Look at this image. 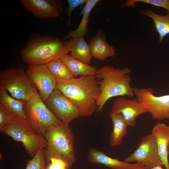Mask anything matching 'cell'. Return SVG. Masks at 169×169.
Segmentation results:
<instances>
[{
  "instance_id": "4fadbf2b",
  "label": "cell",
  "mask_w": 169,
  "mask_h": 169,
  "mask_svg": "<svg viewBox=\"0 0 169 169\" xmlns=\"http://www.w3.org/2000/svg\"><path fill=\"white\" fill-rule=\"evenodd\" d=\"M87 158L90 163L102 164L111 169H147L140 163H128L109 157L94 148H91L89 150Z\"/></svg>"
},
{
  "instance_id": "9c48e42d",
  "label": "cell",
  "mask_w": 169,
  "mask_h": 169,
  "mask_svg": "<svg viewBox=\"0 0 169 169\" xmlns=\"http://www.w3.org/2000/svg\"><path fill=\"white\" fill-rule=\"evenodd\" d=\"M124 161L140 163L147 169L156 166H163L159 156L153 135L151 133L146 135L141 139L137 148Z\"/></svg>"
},
{
  "instance_id": "8992f818",
  "label": "cell",
  "mask_w": 169,
  "mask_h": 169,
  "mask_svg": "<svg viewBox=\"0 0 169 169\" xmlns=\"http://www.w3.org/2000/svg\"><path fill=\"white\" fill-rule=\"evenodd\" d=\"M0 131L14 140L22 142L26 152L32 158L39 151L47 146L44 137L38 134L27 120L16 118Z\"/></svg>"
},
{
  "instance_id": "9a60e30c",
  "label": "cell",
  "mask_w": 169,
  "mask_h": 169,
  "mask_svg": "<svg viewBox=\"0 0 169 169\" xmlns=\"http://www.w3.org/2000/svg\"><path fill=\"white\" fill-rule=\"evenodd\" d=\"M151 134L156 144L159 156L166 169H169V125L158 122L153 127Z\"/></svg>"
},
{
  "instance_id": "30bf717a",
  "label": "cell",
  "mask_w": 169,
  "mask_h": 169,
  "mask_svg": "<svg viewBox=\"0 0 169 169\" xmlns=\"http://www.w3.org/2000/svg\"><path fill=\"white\" fill-rule=\"evenodd\" d=\"M45 104L54 115L63 123H68L81 116L79 109L56 88Z\"/></svg>"
},
{
  "instance_id": "7402d4cb",
  "label": "cell",
  "mask_w": 169,
  "mask_h": 169,
  "mask_svg": "<svg viewBox=\"0 0 169 169\" xmlns=\"http://www.w3.org/2000/svg\"><path fill=\"white\" fill-rule=\"evenodd\" d=\"M138 12L152 19L159 36L160 43H161L164 37L169 34V12L166 15H162L157 14L148 8L139 11Z\"/></svg>"
},
{
  "instance_id": "6da1fadb",
  "label": "cell",
  "mask_w": 169,
  "mask_h": 169,
  "mask_svg": "<svg viewBox=\"0 0 169 169\" xmlns=\"http://www.w3.org/2000/svg\"><path fill=\"white\" fill-rule=\"evenodd\" d=\"M56 88L79 110L82 116L92 115L97 109L96 100L100 94L94 76H80L66 81H57Z\"/></svg>"
},
{
  "instance_id": "5bb4252c",
  "label": "cell",
  "mask_w": 169,
  "mask_h": 169,
  "mask_svg": "<svg viewBox=\"0 0 169 169\" xmlns=\"http://www.w3.org/2000/svg\"><path fill=\"white\" fill-rule=\"evenodd\" d=\"M26 10L39 19L57 17L59 11L49 0H21Z\"/></svg>"
},
{
  "instance_id": "7a4b0ae2",
  "label": "cell",
  "mask_w": 169,
  "mask_h": 169,
  "mask_svg": "<svg viewBox=\"0 0 169 169\" xmlns=\"http://www.w3.org/2000/svg\"><path fill=\"white\" fill-rule=\"evenodd\" d=\"M130 69L115 68L105 65L97 69L94 76L98 82L100 94L96 100L97 110L102 111L106 102L110 98L126 95L130 98L135 94L130 85L132 79Z\"/></svg>"
},
{
  "instance_id": "5b68a950",
  "label": "cell",
  "mask_w": 169,
  "mask_h": 169,
  "mask_svg": "<svg viewBox=\"0 0 169 169\" xmlns=\"http://www.w3.org/2000/svg\"><path fill=\"white\" fill-rule=\"evenodd\" d=\"M24 111L31 126L38 134L44 136L49 129L63 123L47 107L34 86L31 97L25 102Z\"/></svg>"
},
{
  "instance_id": "7c38bea8",
  "label": "cell",
  "mask_w": 169,
  "mask_h": 169,
  "mask_svg": "<svg viewBox=\"0 0 169 169\" xmlns=\"http://www.w3.org/2000/svg\"><path fill=\"white\" fill-rule=\"evenodd\" d=\"M146 112L137 98L130 100L122 97L114 101L109 115L121 114L128 126L133 127L136 125V117Z\"/></svg>"
},
{
  "instance_id": "d4e9b609",
  "label": "cell",
  "mask_w": 169,
  "mask_h": 169,
  "mask_svg": "<svg viewBox=\"0 0 169 169\" xmlns=\"http://www.w3.org/2000/svg\"><path fill=\"white\" fill-rule=\"evenodd\" d=\"M137 2H142L151 5L163 8L169 12V0H128L122 6L135 7V4Z\"/></svg>"
},
{
  "instance_id": "f546056e",
  "label": "cell",
  "mask_w": 169,
  "mask_h": 169,
  "mask_svg": "<svg viewBox=\"0 0 169 169\" xmlns=\"http://www.w3.org/2000/svg\"><path fill=\"white\" fill-rule=\"evenodd\" d=\"M162 166H156L152 167L150 169H166L163 168Z\"/></svg>"
},
{
  "instance_id": "2e32d148",
  "label": "cell",
  "mask_w": 169,
  "mask_h": 169,
  "mask_svg": "<svg viewBox=\"0 0 169 169\" xmlns=\"http://www.w3.org/2000/svg\"><path fill=\"white\" fill-rule=\"evenodd\" d=\"M89 43L92 56L96 59L104 61L115 55L114 47L108 44L105 34L101 29L99 30L96 35L90 39Z\"/></svg>"
},
{
  "instance_id": "83f0119b",
  "label": "cell",
  "mask_w": 169,
  "mask_h": 169,
  "mask_svg": "<svg viewBox=\"0 0 169 169\" xmlns=\"http://www.w3.org/2000/svg\"><path fill=\"white\" fill-rule=\"evenodd\" d=\"M87 1V0H67L68 6L65 9V12L66 15L69 17V19L67 22L68 25H69L71 24V16L74 9L79 6L85 3Z\"/></svg>"
},
{
  "instance_id": "484cf974",
  "label": "cell",
  "mask_w": 169,
  "mask_h": 169,
  "mask_svg": "<svg viewBox=\"0 0 169 169\" xmlns=\"http://www.w3.org/2000/svg\"><path fill=\"white\" fill-rule=\"evenodd\" d=\"M16 118L0 104V131L5 126L13 122Z\"/></svg>"
},
{
  "instance_id": "e0dca14e",
  "label": "cell",
  "mask_w": 169,
  "mask_h": 169,
  "mask_svg": "<svg viewBox=\"0 0 169 169\" xmlns=\"http://www.w3.org/2000/svg\"><path fill=\"white\" fill-rule=\"evenodd\" d=\"M68 49L71 55L75 59L90 64L93 57L90 46L83 37L71 38L67 41Z\"/></svg>"
},
{
  "instance_id": "4316f807",
  "label": "cell",
  "mask_w": 169,
  "mask_h": 169,
  "mask_svg": "<svg viewBox=\"0 0 169 169\" xmlns=\"http://www.w3.org/2000/svg\"><path fill=\"white\" fill-rule=\"evenodd\" d=\"M46 169H69L71 166L59 158H50L46 163Z\"/></svg>"
},
{
  "instance_id": "52a82bcc",
  "label": "cell",
  "mask_w": 169,
  "mask_h": 169,
  "mask_svg": "<svg viewBox=\"0 0 169 169\" xmlns=\"http://www.w3.org/2000/svg\"><path fill=\"white\" fill-rule=\"evenodd\" d=\"M34 87L22 67H9L0 72V87L8 91L16 99L28 101Z\"/></svg>"
},
{
  "instance_id": "ba28073f",
  "label": "cell",
  "mask_w": 169,
  "mask_h": 169,
  "mask_svg": "<svg viewBox=\"0 0 169 169\" xmlns=\"http://www.w3.org/2000/svg\"><path fill=\"white\" fill-rule=\"evenodd\" d=\"M133 91L140 103L146 112L151 113L153 119H169V94L156 96L150 88L135 87Z\"/></svg>"
},
{
  "instance_id": "cb8c5ba5",
  "label": "cell",
  "mask_w": 169,
  "mask_h": 169,
  "mask_svg": "<svg viewBox=\"0 0 169 169\" xmlns=\"http://www.w3.org/2000/svg\"><path fill=\"white\" fill-rule=\"evenodd\" d=\"M44 149L39 151L31 159H28L25 169H46Z\"/></svg>"
},
{
  "instance_id": "4dcf8cb0",
  "label": "cell",
  "mask_w": 169,
  "mask_h": 169,
  "mask_svg": "<svg viewBox=\"0 0 169 169\" xmlns=\"http://www.w3.org/2000/svg\"><path fill=\"white\" fill-rule=\"evenodd\" d=\"M168 153L169 154V144L168 146Z\"/></svg>"
},
{
  "instance_id": "8fae6325",
  "label": "cell",
  "mask_w": 169,
  "mask_h": 169,
  "mask_svg": "<svg viewBox=\"0 0 169 169\" xmlns=\"http://www.w3.org/2000/svg\"><path fill=\"white\" fill-rule=\"evenodd\" d=\"M26 73L45 102L56 88L57 82L46 65L28 64Z\"/></svg>"
},
{
  "instance_id": "3957f363",
  "label": "cell",
  "mask_w": 169,
  "mask_h": 169,
  "mask_svg": "<svg viewBox=\"0 0 169 169\" xmlns=\"http://www.w3.org/2000/svg\"><path fill=\"white\" fill-rule=\"evenodd\" d=\"M67 41L56 37L41 36L29 40L21 49L22 60L28 64H46L60 59L69 52Z\"/></svg>"
},
{
  "instance_id": "603a6c76",
  "label": "cell",
  "mask_w": 169,
  "mask_h": 169,
  "mask_svg": "<svg viewBox=\"0 0 169 169\" xmlns=\"http://www.w3.org/2000/svg\"><path fill=\"white\" fill-rule=\"evenodd\" d=\"M46 65L56 81H66L74 78L60 59L54 60Z\"/></svg>"
},
{
  "instance_id": "ac0fdd59",
  "label": "cell",
  "mask_w": 169,
  "mask_h": 169,
  "mask_svg": "<svg viewBox=\"0 0 169 169\" xmlns=\"http://www.w3.org/2000/svg\"><path fill=\"white\" fill-rule=\"evenodd\" d=\"M25 102L14 99L6 90L0 87V104L15 118L27 120L24 111Z\"/></svg>"
},
{
  "instance_id": "277c9868",
  "label": "cell",
  "mask_w": 169,
  "mask_h": 169,
  "mask_svg": "<svg viewBox=\"0 0 169 169\" xmlns=\"http://www.w3.org/2000/svg\"><path fill=\"white\" fill-rule=\"evenodd\" d=\"M44 136L47 142L44 150L46 164L52 158L62 159L71 166L75 163L74 137L69 124L49 129Z\"/></svg>"
},
{
  "instance_id": "f1b7e54d",
  "label": "cell",
  "mask_w": 169,
  "mask_h": 169,
  "mask_svg": "<svg viewBox=\"0 0 169 169\" xmlns=\"http://www.w3.org/2000/svg\"><path fill=\"white\" fill-rule=\"evenodd\" d=\"M50 3L56 8L59 12H62L63 11L62 3L59 0H49Z\"/></svg>"
},
{
  "instance_id": "d6986e66",
  "label": "cell",
  "mask_w": 169,
  "mask_h": 169,
  "mask_svg": "<svg viewBox=\"0 0 169 169\" xmlns=\"http://www.w3.org/2000/svg\"><path fill=\"white\" fill-rule=\"evenodd\" d=\"M74 78L78 76H94L97 68L66 54L60 59Z\"/></svg>"
},
{
  "instance_id": "ffe728a7",
  "label": "cell",
  "mask_w": 169,
  "mask_h": 169,
  "mask_svg": "<svg viewBox=\"0 0 169 169\" xmlns=\"http://www.w3.org/2000/svg\"><path fill=\"white\" fill-rule=\"evenodd\" d=\"M113 125V130L110 136V144L112 147L121 145L123 139L127 133V127L128 126L123 116L120 114L109 115Z\"/></svg>"
},
{
  "instance_id": "44dd1931",
  "label": "cell",
  "mask_w": 169,
  "mask_h": 169,
  "mask_svg": "<svg viewBox=\"0 0 169 169\" xmlns=\"http://www.w3.org/2000/svg\"><path fill=\"white\" fill-rule=\"evenodd\" d=\"M100 1L99 0H87L80 12V14L83 16L78 27L75 30L69 32L66 34L63 37L64 39L83 37L84 35L88 33L89 30L87 26L90 13L92 9Z\"/></svg>"
}]
</instances>
